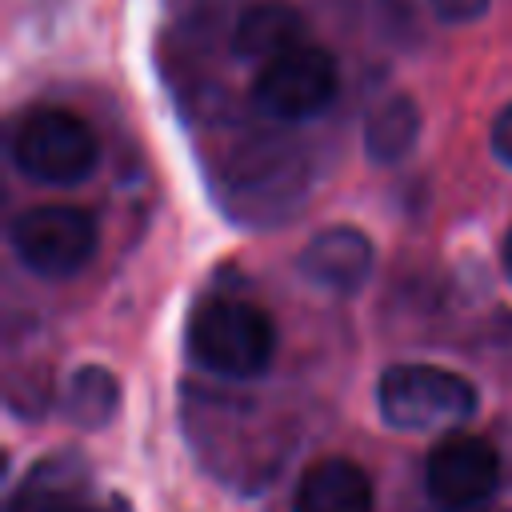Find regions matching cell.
<instances>
[{
    "instance_id": "cell-1",
    "label": "cell",
    "mask_w": 512,
    "mask_h": 512,
    "mask_svg": "<svg viewBox=\"0 0 512 512\" xmlns=\"http://www.w3.org/2000/svg\"><path fill=\"white\" fill-rule=\"evenodd\" d=\"M188 356L220 380H256L276 356V324L240 296H208L188 316Z\"/></svg>"
},
{
    "instance_id": "cell-2",
    "label": "cell",
    "mask_w": 512,
    "mask_h": 512,
    "mask_svg": "<svg viewBox=\"0 0 512 512\" xmlns=\"http://www.w3.org/2000/svg\"><path fill=\"white\" fill-rule=\"evenodd\" d=\"M376 408L396 432H452L472 420L476 388L440 364H392L376 380Z\"/></svg>"
},
{
    "instance_id": "cell-3",
    "label": "cell",
    "mask_w": 512,
    "mask_h": 512,
    "mask_svg": "<svg viewBox=\"0 0 512 512\" xmlns=\"http://www.w3.org/2000/svg\"><path fill=\"white\" fill-rule=\"evenodd\" d=\"M100 144L92 128L68 108H32L12 132V164L48 188H72L92 176Z\"/></svg>"
},
{
    "instance_id": "cell-4",
    "label": "cell",
    "mask_w": 512,
    "mask_h": 512,
    "mask_svg": "<svg viewBox=\"0 0 512 512\" xmlns=\"http://www.w3.org/2000/svg\"><path fill=\"white\" fill-rule=\"evenodd\" d=\"M340 92L336 56L312 40L264 60L252 80V100L268 120L300 124L320 116Z\"/></svg>"
},
{
    "instance_id": "cell-5",
    "label": "cell",
    "mask_w": 512,
    "mask_h": 512,
    "mask_svg": "<svg viewBox=\"0 0 512 512\" xmlns=\"http://www.w3.org/2000/svg\"><path fill=\"white\" fill-rule=\"evenodd\" d=\"M8 244L28 272H36L44 280H68L96 256L100 232L84 208L36 204L12 220Z\"/></svg>"
},
{
    "instance_id": "cell-6",
    "label": "cell",
    "mask_w": 512,
    "mask_h": 512,
    "mask_svg": "<svg viewBox=\"0 0 512 512\" xmlns=\"http://www.w3.org/2000/svg\"><path fill=\"white\" fill-rule=\"evenodd\" d=\"M500 488V452L476 432H448L424 460V492L444 512H476Z\"/></svg>"
},
{
    "instance_id": "cell-7",
    "label": "cell",
    "mask_w": 512,
    "mask_h": 512,
    "mask_svg": "<svg viewBox=\"0 0 512 512\" xmlns=\"http://www.w3.org/2000/svg\"><path fill=\"white\" fill-rule=\"evenodd\" d=\"M372 264H376V248L352 224H332V228L316 232L300 252L304 280L324 292H336V296L360 292L364 280L372 276Z\"/></svg>"
},
{
    "instance_id": "cell-8",
    "label": "cell",
    "mask_w": 512,
    "mask_h": 512,
    "mask_svg": "<svg viewBox=\"0 0 512 512\" xmlns=\"http://www.w3.org/2000/svg\"><path fill=\"white\" fill-rule=\"evenodd\" d=\"M372 480L356 460L328 456L304 468L292 492V512H372Z\"/></svg>"
},
{
    "instance_id": "cell-9",
    "label": "cell",
    "mask_w": 512,
    "mask_h": 512,
    "mask_svg": "<svg viewBox=\"0 0 512 512\" xmlns=\"http://www.w3.org/2000/svg\"><path fill=\"white\" fill-rule=\"evenodd\" d=\"M8 512H88V472L72 456H48L16 484Z\"/></svg>"
},
{
    "instance_id": "cell-10",
    "label": "cell",
    "mask_w": 512,
    "mask_h": 512,
    "mask_svg": "<svg viewBox=\"0 0 512 512\" xmlns=\"http://www.w3.org/2000/svg\"><path fill=\"white\" fill-rule=\"evenodd\" d=\"M304 40H308L304 16L280 0H264V4L244 8L236 28H232V52L240 60H256V64H264V60H272V56H280Z\"/></svg>"
},
{
    "instance_id": "cell-11",
    "label": "cell",
    "mask_w": 512,
    "mask_h": 512,
    "mask_svg": "<svg viewBox=\"0 0 512 512\" xmlns=\"http://www.w3.org/2000/svg\"><path fill=\"white\" fill-rule=\"evenodd\" d=\"M420 136V108L412 96L396 92L380 100L364 120V152L372 164H400Z\"/></svg>"
},
{
    "instance_id": "cell-12",
    "label": "cell",
    "mask_w": 512,
    "mask_h": 512,
    "mask_svg": "<svg viewBox=\"0 0 512 512\" xmlns=\"http://www.w3.org/2000/svg\"><path fill=\"white\" fill-rule=\"evenodd\" d=\"M116 404H120V388L108 368L84 364L64 384V416L80 428H104L116 416Z\"/></svg>"
},
{
    "instance_id": "cell-13",
    "label": "cell",
    "mask_w": 512,
    "mask_h": 512,
    "mask_svg": "<svg viewBox=\"0 0 512 512\" xmlns=\"http://www.w3.org/2000/svg\"><path fill=\"white\" fill-rule=\"evenodd\" d=\"M488 4L492 0H428L432 16L444 20V24H472L488 12Z\"/></svg>"
},
{
    "instance_id": "cell-14",
    "label": "cell",
    "mask_w": 512,
    "mask_h": 512,
    "mask_svg": "<svg viewBox=\"0 0 512 512\" xmlns=\"http://www.w3.org/2000/svg\"><path fill=\"white\" fill-rule=\"evenodd\" d=\"M488 144H492V156H496L504 168H512V104H504V108L496 112L492 132H488Z\"/></svg>"
},
{
    "instance_id": "cell-15",
    "label": "cell",
    "mask_w": 512,
    "mask_h": 512,
    "mask_svg": "<svg viewBox=\"0 0 512 512\" xmlns=\"http://www.w3.org/2000/svg\"><path fill=\"white\" fill-rule=\"evenodd\" d=\"M500 268H504V276H508V284H512V228H508V236H504V244H500Z\"/></svg>"
}]
</instances>
